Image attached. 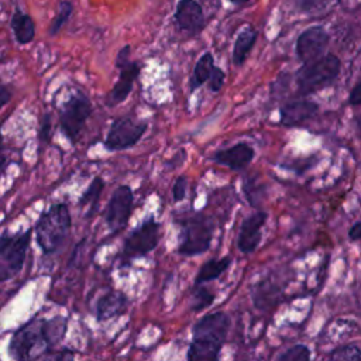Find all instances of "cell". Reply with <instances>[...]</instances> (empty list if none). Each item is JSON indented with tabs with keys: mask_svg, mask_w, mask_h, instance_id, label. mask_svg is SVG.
<instances>
[{
	"mask_svg": "<svg viewBox=\"0 0 361 361\" xmlns=\"http://www.w3.org/2000/svg\"><path fill=\"white\" fill-rule=\"evenodd\" d=\"M230 319L226 313L216 312L203 316L193 327V340L188 351V360L212 361L217 360L226 340Z\"/></svg>",
	"mask_w": 361,
	"mask_h": 361,
	"instance_id": "6da1fadb",
	"label": "cell"
},
{
	"mask_svg": "<svg viewBox=\"0 0 361 361\" xmlns=\"http://www.w3.org/2000/svg\"><path fill=\"white\" fill-rule=\"evenodd\" d=\"M72 226L66 203L52 204L44 212L34 226L35 241L44 254L56 252L65 243Z\"/></svg>",
	"mask_w": 361,
	"mask_h": 361,
	"instance_id": "7a4b0ae2",
	"label": "cell"
},
{
	"mask_svg": "<svg viewBox=\"0 0 361 361\" xmlns=\"http://www.w3.org/2000/svg\"><path fill=\"white\" fill-rule=\"evenodd\" d=\"M48 353L44 334V319L35 317L18 327L8 343V354L11 358L24 361L41 357Z\"/></svg>",
	"mask_w": 361,
	"mask_h": 361,
	"instance_id": "3957f363",
	"label": "cell"
},
{
	"mask_svg": "<svg viewBox=\"0 0 361 361\" xmlns=\"http://www.w3.org/2000/svg\"><path fill=\"white\" fill-rule=\"evenodd\" d=\"M32 228L18 233L4 231L0 235V282L14 278L25 262Z\"/></svg>",
	"mask_w": 361,
	"mask_h": 361,
	"instance_id": "277c9868",
	"label": "cell"
},
{
	"mask_svg": "<svg viewBox=\"0 0 361 361\" xmlns=\"http://www.w3.org/2000/svg\"><path fill=\"white\" fill-rule=\"evenodd\" d=\"M340 59L327 54L313 62L303 63L296 75V85L302 94H309L329 86L340 72Z\"/></svg>",
	"mask_w": 361,
	"mask_h": 361,
	"instance_id": "5b68a950",
	"label": "cell"
},
{
	"mask_svg": "<svg viewBox=\"0 0 361 361\" xmlns=\"http://www.w3.org/2000/svg\"><path fill=\"white\" fill-rule=\"evenodd\" d=\"M92 102L82 92H76L75 94L69 96V99L63 103L59 111V126L63 135L72 144H75L79 138L86 121L92 116Z\"/></svg>",
	"mask_w": 361,
	"mask_h": 361,
	"instance_id": "8992f818",
	"label": "cell"
},
{
	"mask_svg": "<svg viewBox=\"0 0 361 361\" xmlns=\"http://www.w3.org/2000/svg\"><path fill=\"white\" fill-rule=\"evenodd\" d=\"M214 224L210 217L197 214L183 224L179 252L183 255H197L204 252L212 243Z\"/></svg>",
	"mask_w": 361,
	"mask_h": 361,
	"instance_id": "52a82bcc",
	"label": "cell"
},
{
	"mask_svg": "<svg viewBox=\"0 0 361 361\" xmlns=\"http://www.w3.org/2000/svg\"><path fill=\"white\" fill-rule=\"evenodd\" d=\"M148 124L144 120H137L130 116H123L113 120L106 140L104 147L110 151H120L134 147L144 135Z\"/></svg>",
	"mask_w": 361,
	"mask_h": 361,
	"instance_id": "ba28073f",
	"label": "cell"
},
{
	"mask_svg": "<svg viewBox=\"0 0 361 361\" xmlns=\"http://www.w3.org/2000/svg\"><path fill=\"white\" fill-rule=\"evenodd\" d=\"M159 241V224L151 217L133 230L123 245V259H133L151 252Z\"/></svg>",
	"mask_w": 361,
	"mask_h": 361,
	"instance_id": "9c48e42d",
	"label": "cell"
},
{
	"mask_svg": "<svg viewBox=\"0 0 361 361\" xmlns=\"http://www.w3.org/2000/svg\"><path fill=\"white\" fill-rule=\"evenodd\" d=\"M133 202L134 195L130 186L121 185L113 192L106 209V223L113 234L127 226L133 212Z\"/></svg>",
	"mask_w": 361,
	"mask_h": 361,
	"instance_id": "30bf717a",
	"label": "cell"
},
{
	"mask_svg": "<svg viewBox=\"0 0 361 361\" xmlns=\"http://www.w3.org/2000/svg\"><path fill=\"white\" fill-rule=\"evenodd\" d=\"M329 34L323 27H310L305 30L296 41V54L303 63H309L323 56L329 45Z\"/></svg>",
	"mask_w": 361,
	"mask_h": 361,
	"instance_id": "8fae6325",
	"label": "cell"
},
{
	"mask_svg": "<svg viewBox=\"0 0 361 361\" xmlns=\"http://www.w3.org/2000/svg\"><path fill=\"white\" fill-rule=\"evenodd\" d=\"M116 68H118L120 75H118V79L114 83L113 89L110 90V93L106 97V104L110 107L120 104L121 102H124L128 97V94L133 90V85L141 71L138 62H134L130 59L117 65Z\"/></svg>",
	"mask_w": 361,
	"mask_h": 361,
	"instance_id": "7c38bea8",
	"label": "cell"
},
{
	"mask_svg": "<svg viewBox=\"0 0 361 361\" xmlns=\"http://www.w3.org/2000/svg\"><path fill=\"white\" fill-rule=\"evenodd\" d=\"M175 21L182 31L199 32L204 25V16L200 4L195 0H179L175 10Z\"/></svg>",
	"mask_w": 361,
	"mask_h": 361,
	"instance_id": "4fadbf2b",
	"label": "cell"
},
{
	"mask_svg": "<svg viewBox=\"0 0 361 361\" xmlns=\"http://www.w3.org/2000/svg\"><path fill=\"white\" fill-rule=\"evenodd\" d=\"M267 220V213L258 212L243 220L238 234V248L241 252H252L261 241V227Z\"/></svg>",
	"mask_w": 361,
	"mask_h": 361,
	"instance_id": "5bb4252c",
	"label": "cell"
},
{
	"mask_svg": "<svg viewBox=\"0 0 361 361\" xmlns=\"http://www.w3.org/2000/svg\"><path fill=\"white\" fill-rule=\"evenodd\" d=\"M252 158L254 149L245 142H238L227 149L217 151L212 159L233 171H240L245 168L252 161Z\"/></svg>",
	"mask_w": 361,
	"mask_h": 361,
	"instance_id": "9a60e30c",
	"label": "cell"
},
{
	"mask_svg": "<svg viewBox=\"0 0 361 361\" xmlns=\"http://www.w3.org/2000/svg\"><path fill=\"white\" fill-rule=\"evenodd\" d=\"M127 303H128V299L123 292L109 290L103 293L96 302V307H94L96 319L99 322H104L116 316H120L126 312Z\"/></svg>",
	"mask_w": 361,
	"mask_h": 361,
	"instance_id": "2e32d148",
	"label": "cell"
},
{
	"mask_svg": "<svg viewBox=\"0 0 361 361\" xmlns=\"http://www.w3.org/2000/svg\"><path fill=\"white\" fill-rule=\"evenodd\" d=\"M317 113V104L310 100H295L281 109V123L285 126H298Z\"/></svg>",
	"mask_w": 361,
	"mask_h": 361,
	"instance_id": "e0dca14e",
	"label": "cell"
},
{
	"mask_svg": "<svg viewBox=\"0 0 361 361\" xmlns=\"http://www.w3.org/2000/svg\"><path fill=\"white\" fill-rule=\"evenodd\" d=\"M10 27L14 35V39L20 45H27L34 41L35 37V23L34 18L28 14L16 8L11 14Z\"/></svg>",
	"mask_w": 361,
	"mask_h": 361,
	"instance_id": "ac0fdd59",
	"label": "cell"
},
{
	"mask_svg": "<svg viewBox=\"0 0 361 361\" xmlns=\"http://www.w3.org/2000/svg\"><path fill=\"white\" fill-rule=\"evenodd\" d=\"M104 189V180L100 176H94L93 180L90 182V185L86 188V190L82 193V196L78 200V206L85 210V216L86 217H92L94 214V212L99 207V202H100V196L102 192Z\"/></svg>",
	"mask_w": 361,
	"mask_h": 361,
	"instance_id": "d6986e66",
	"label": "cell"
},
{
	"mask_svg": "<svg viewBox=\"0 0 361 361\" xmlns=\"http://www.w3.org/2000/svg\"><path fill=\"white\" fill-rule=\"evenodd\" d=\"M255 39H257V31L252 27H247L238 34L233 48V63L235 66H240L244 63L247 55L250 54L252 45L255 44Z\"/></svg>",
	"mask_w": 361,
	"mask_h": 361,
	"instance_id": "ffe728a7",
	"label": "cell"
},
{
	"mask_svg": "<svg viewBox=\"0 0 361 361\" xmlns=\"http://www.w3.org/2000/svg\"><path fill=\"white\" fill-rule=\"evenodd\" d=\"M66 333V319L62 316H55L52 319H44V334L48 351H52Z\"/></svg>",
	"mask_w": 361,
	"mask_h": 361,
	"instance_id": "44dd1931",
	"label": "cell"
},
{
	"mask_svg": "<svg viewBox=\"0 0 361 361\" xmlns=\"http://www.w3.org/2000/svg\"><path fill=\"white\" fill-rule=\"evenodd\" d=\"M231 264V258L227 255L221 259H212V261H207L199 271L195 282L196 285H200L203 282H209V281H213L216 278H219Z\"/></svg>",
	"mask_w": 361,
	"mask_h": 361,
	"instance_id": "7402d4cb",
	"label": "cell"
},
{
	"mask_svg": "<svg viewBox=\"0 0 361 361\" xmlns=\"http://www.w3.org/2000/svg\"><path fill=\"white\" fill-rule=\"evenodd\" d=\"M214 66V59L213 55L210 52H204L199 61L196 62L195 71H193V76H192V82H190V87L192 90L202 86L206 80H209V76L213 71Z\"/></svg>",
	"mask_w": 361,
	"mask_h": 361,
	"instance_id": "603a6c76",
	"label": "cell"
},
{
	"mask_svg": "<svg viewBox=\"0 0 361 361\" xmlns=\"http://www.w3.org/2000/svg\"><path fill=\"white\" fill-rule=\"evenodd\" d=\"M72 13H73V3L71 0H61L58 4L56 14L52 18L49 28H48V32L51 37L56 35L63 28V25L69 21Z\"/></svg>",
	"mask_w": 361,
	"mask_h": 361,
	"instance_id": "cb8c5ba5",
	"label": "cell"
},
{
	"mask_svg": "<svg viewBox=\"0 0 361 361\" xmlns=\"http://www.w3.org/2000/svg\"><path fill=\"white\" fill-rule=\"evenodd\" d=\"M214 300V293L212 290H209L207 288H197L193 295H192V300H190V306L193 310H203L207 306H210Z\"/></svg>",
	"mask_w": 361,
	"mask_h": 361,
	"instance_id": "d4e9b609",
	"label": "cell"
},
{
	"mask_svg": "<svg viewBox=\"0 0 361 361\" xmlns=\"http://www.w3.org/2000/svg\"><path fill=\"white\" fill-rule=\"evenodd\" d=\"M333 360H348V361H361V350L355 344H347L338 347L330 354Z\"/></svg>",
	"mask_w": 361,
	"mask_h": 361,
	"instance_id": "484cf974",
	"label": "cell"
},
{
	"mask_svg": "<svg viewBox=\"0 0 361 361\" xmlns=\"http://www.w3.org/2000/svg\"><path fill=\"white\" fill-rule=\"evenodd\" d=\"M309 358H310V350L302 344L290 347L286 353L278 357V360L281 361H306Z\"/></svg>",
	"mask_w": 361,
	"mask_h": 361,
	"instance_id": "4316f807",
	"label": "cell"
},
{
	"mask_svg": "<svg viewBox=\"0 0 361 361\" xmlns=\"http://www.w3.org/2000/svg\"><path fill=\"white\" fill-rule=\"evenodd\" d=\"M223 83H224V72L220 68L213 66V71H212V73L209 76V86H210V89L213 92H219L221 89Z\"/></svg>",
	"mask_w": 361,
	"mask_h": 361,
	"instance_id": "83f0119b",
	"label": "cell"
},
{
	"mask_svg": "<svg viewBox=\"0 0 361 361\" xmlns=\"http://www.w3.org/2000/svg\"><path fill=\"white\" fill-rule=\"evenodd\" d=\"M186 186H188V182H186L185 176H179L175 180L173 188H172V196H173L175 202H180V200L185 199V196H186Z\"/></svg>",
	"mask_w": 361,
	"mask_h": 361,
	"instance_id": "f1b7e54d",
	"label": "cell"
},
{
	"mask_svg": "<svg viewBox=\"0 0 361 361\" xmlns=\"http://www.w3.org/2000/svg\"><path fill=\"white\" fill-rule=\"evenodd\" d=\"M51 127H52L51 114L47 113V114H44L42 124H41V131H39V138H41L42 142H49V140H51Z\"/></svg>",
	"mask_w": 361,
	"mask_h": 361,
	"instance_id": "f546056e",
	"label": "cell"
},
{
	"mask_svg": "<svg viewBox=\"0 0 361 361\" xmlns=\"http://www.w3.org/2000/svg\"><path fill=\"white\" fill-rule=\"evenodd\" d=\"M11 90L8 86L0 83V109H3L11 99Z\"/></svg>",
	"mask_w": 361,
	"mask_h": 361,
	"instance_id": "4dcf8cb0",
	"label": "cell"
},
{
	"mask_svg": "<svg viewBox=\"0 0 361 361\" xmlns=\"http://www.w3.org/2000/svg\"><path fill=\"white\" fill-rule=\"evenodd\" d=\"M350 103L351 104H361V80L353 87L350 93Z\"/></svg>",
	"mask_w": 361,
	"mask_h": 361,
	"instance_id": "1f68e13d",
	"label": "cell"
},
{
	"mask_svg": "<svg viewBox=\"0 0 361 361\" xmlns=\"http://www.w3.org/2000/svg\"><path fill=\"white\" fill-rule=\"evenodd\" d=\"M348 235L351 240H361V221L355 223L350 231H348Z\"/></svg>",
	"mask_w": 361,
	"mask_h": 361,
	"instance_id": "d6a6232c",
	"label": "cell"
},
{
	"mask_svg": "<svg viewBox=\"0 0 361 361\" xmlns=\"http://www.w3.org/2000/svg\"><path fill=\"white\" fill-rule=\"evenodd\" d=\"M6 162H7V158H6V155L0 154V175H1V173H3V171H4Z\"/></svg>",
	"mask_w": 361,
	"mask_h": 361,
	"instance_id": "836d02e7",
	"label": "cell"
},
{
	"mask_svg": "<svg viewBox=\"0 0 361 361\" xmlns=\"http://www.w3.org/2000/svg\"><path fill=\"white\" fill-rule=\"evenodd\" d=\"M230 1L234 4H244V3H248L250 0H230Z\"/></svg>",
	"mask_w": 361,
	"mask_h": 361,
	"instance_id": "e575fe53",
	"label": "cell"
},
{
	"mask_svg": "<svg viewBox=\"0 0 361 361\" xmlns=\"http://www.w3.org/2000/svg\"><path fill=\"white\" fill-rule=\"evenodd\" d=\"M357 124H358V133H360V138H361V116L357 118Z\"/></svg>",
	"mask_w": 361,
	"mask_h": 361,
	"instance_id": "d590c367",
	"label": "cell"
},
{
	"mask_svg": "<svg viewBox=\"0 0 361 361\" xmlns=\"http://www.w3.org/2000/svg\"><path fill=\"white\" fill-rule=\"evenodd\" d=\"M3 148V134H1V127H0V151Z\"/></svg>",
	"mask_w": 361,
	"mask_h": 361,
	"instance_id": "8d00e7d4",
	"label": "cell"
}]
</instances>
